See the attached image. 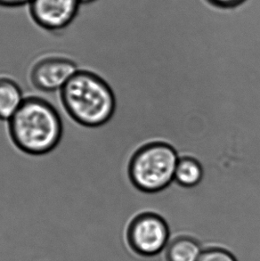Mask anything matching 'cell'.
<instances>
[{
    "label": "cell",
    "instance_id": "6da1fadb",
    "mask_svg": "<svg viewBox=\"0 0 260 261\" xmlns=\"http://www.w3.org/2000/svg\"><path fill=\"white\" fill-rule=\"evenodd\" d=\"M7 128L13 144L21 152L44 155L60 144L64 123L53 102L39 95H28L7 121Z\"/></svg>",
    "mask_w": 260,
    "mask_h": 261
},
{
    "label": "cell",
    "instance_id": "7a4b0ae2",
    "mask_svg": "<svg viewBox=\"0 0 260 261\" xmlns=\"http://www.w3.org/2000/svg\"><path fill=\"white\" fill-rule=\"evenodd\" d=\"M59 97L68 116L84 127L105 125L115 110V97L108 83L87 70H79L59 91Z\"/></svg>",
    "mask_w": 260,
    "mask_h": 261
},
{
    "label": "cell",
    "instance_id": "3957f363",
    "mask_svg": "<svg viewBox=\"0 0 260 261\" xmlns=\"http://www.w3.org/2000/svg\"><path fill=\"white\" fill-rule=\"evenodd\" d=\"M178 156L166 144H152L141 149L130 165V176L142 191L154 193L168 187L175 178Z\"/></svg>",
    "mask_w": 260,
    "mask_h": 261
},
{
    "label": "cell",
    "instance_id": "277c9868",
    "mask_svg": "<svg viewBox=\"0 0 260 261\" xmlns=\"http://www.w3.org/2000/svg\"><path fill=\"white\" fill-rule=\"evenodd\" d=\"M79 71L77 64L63 56H46L33 64L23 88L25 96L52 94L60 91Z\"/></svg>",
    "mask_w": 260,
    "mask_h": 261
},
{
    "label": "cell",
    "instance_id": "5b68a950",
    "mask_svg": "<svg viewBox=\"0 0 260 261\" xmlns=\"http://www.w3.org/2000/svg\"><path fill=\"white\" fill-rule=\"evenodd\" d=\"M169 236V223L155 213H143L127 224V243L143 257H153L162 252L168 245Z\"/></svg>",
    "mask_w": 260,
    "mask_h": 261
},
{
    "label": "cell",
    "instance_id": "8992f818",
    "mask_svg": "<svg viewBox=\"0 0 260 261\" xmlns=\"http://www.w3.org/2000/svg\"><path fill=\"white\" fill-rule=\"evenodd\" d=\"M81 5L80 0H32L29 14L40 30L58 34L73 23Z\"/></svg>",
    "mask_w": 260,
    "mask_h": 261
},
{
    "label": "cell",
    "instance_id": "52a82bcc",
    "mask_svg": "<svg viewBox=\"0 0 260 261\" xmlns=\"http://www.w3.org/2000/svg\"><path fill=\"white\" fill-rule=\"evenodd\" d=\"M24 93L14 79L0 76V120L8 121L24 100Z\"/></svg>",
    "mask_w": 260,
    "mask_h": 261
},
{
    "label": "cell",
    "instance_id": "ba28073f",
    "mask_svg": "<svg viewBox=\"0 0 260 261\" xmlns=\"http://www.w3.org/2000/svg\"><path fill=\"white\" fill-rule=\"evenodd\" d=\"M202 250L194 238L181 237L173 241L168 246V261H198Z\"/></svg>",
    "mask_w": 260,
    "mask_h": 261
},
{
    "label": "cell",
    "instance_id": "9c48e42d",
    "mask_svg": "<svg viewBox=\"0 0 260 261\" xmlns=\"http://www.w3.org/2000/svg\"><path fill=\"white\" fill-rule=\"evenodd\" d=\"M203 176L202 167L196 160L188 157L178 159L175 178L177 183L185 187H196Z\"/></svg>",
    "mask_w": 260,
    "mask_h": 261
},
{
    "label": "cell",
    "instance_id": "30bf717a",
    "mask_svg": "<svg viewBox=\"0 0 260 261\" xmlns=\"http://www.w3.org/2000/svg\"><path fill=\"white\" fill-rule=\"evenodd\" d=\"M198 261H237V259L225 249L210 248L202 251Z\"/></svg>",
    "mask_w": 260,
    "mask_h": 261
},
{
    "label": "cell",
    "instance_id": "8fae6325",
    "mask_svg": "<svg viewBox=\"0 0 260 261\" xmlns=\"http://www.w3.org/2000/svg\"><path fill=\"white\" fill-rule=\"evenodd\" d=\"M137 7H136V8H135V9H134V10L132 11L131 13H130V14H127V16L124 18L122 21H120V24H119V27H118V28H117L116 30H118V29H120V27H121V26H122V25H123L124 23L126 22V21H128L130 18L133 16L134 14H135V12H136V10H137ZM98 48H96V49H95V51H92V52H89V56L85 57L84 59H83V60H82V62H81V67H80V69H81V70H87V65H88V62H89V60L91 59L92 57H93V56H94V54H95V52L97 51V49H98ZM87 71H88V70H87Z\"/></svg>",
    "mask_w": 260,
    "mask_h": 261
},
{
    "label": "cell",
    "instance_id": "7c38bea8",
    "mask_svg": "<svg viewBox=\"0 0 260 261\" xmlns=\"http://www.w3.org/2000/svg\"><path fill=\"white\" fill-rule=\"evenodd\" d=\"M32 0H0V7L5 8H15L23 6H28Z\"/></svg>",
    "mask_w": 260,
    "mask_h": 261
},
{
    "label": "cell",
    "instance_id": "4fadbf2b",
    "mask_svg": "<svg viewBox=\"0 0 260 261\" xmlns=\"http://www.w3.org/2000/svg\"><path fill=\"white\" fill-rule=\"evenodd\" d=\"M211 3L215 6H218L223 8H231V7H237L243 3L245 0H210Z\"/></svg>",
    "mask_w": 260,
    "mask_h": 261
},
{
    "label": "cell",
    "instance_id": "5bb4252c",
    "mask_svg": "<svg viewBox=\"0 0 260 261\" xmlns=\"http://www.w3.org/2000/svg\"><path fill=\"white\" fill-rule=\"evenodd\" d=\"M80 1H81V5H82V4L95 3V2L98 1V0H80Z\"/></svg>",
    "mask_w": 260,
    "mask_h": 261
}]
</instances>
